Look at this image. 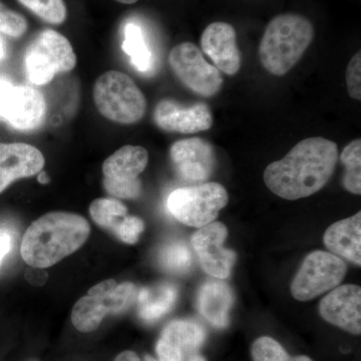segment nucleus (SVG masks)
<instances>
[{"mask_svg": "<svg viewBox=\"0 0 361 361\" xmlns=\"http://www.w3.org/2000/svg\"><path fill=\"white\" fill-rule=\"evenodd\" d=\"M346 85L349 97L361 101V51L353 56L346 68Z\"/></svg>", "mask_w": 361, "mask_h": 361, "instance_id": "c756f323", "label": "nucleus"}, {"mask_svg": "<svg viewBox=\"0 0 361 361\" xmlns=\"http://www.w3.org/2000/svg\"><path fill=\"white\" fill-rule=\"evenodd\" d=\"M178 290L174 285L161 283L144 287L137 290V313L146 322H154L172 310L177 300Z\"/></svg>", "mask_w": 361, "mask_h": 361, "instance_id": "aec40b11", "label": "nucleus"}, {"mask_svg": "<svg viewBox=\"0 0 361 361\" xmlns=\"http://www.w3.org/2000/svg\"><path fill=\"white\" fill-rule=\"evenodd\" d=\"M137 289L130 282L118 284L104 280L90 289L71 311V323L80 332L90 334L99 329L109 314H120L135 302Z\"/></svg>", "mask_w": 361, "mask_h": 361, "instance_id": "39448f33", "label": "nucleus"}, {"mask_svg": "<svg viewBox=\"0 0 361 361\" xmlns=\"http://www.w3.org/2000/svg\"><path fill=\"white\" fill-rule=\"evenodd\" d=\"M253 361H289L288 355L283 346L274 338L261 336L254 341L251 348Z\"/></svg>", "mask_w": 361, "mask_h": 361, "instance_id": "bb28decb", "label": "nucleus"}, {"mask_svg": "<svg viewBox=\"0 0 361 361\" xmlns=\"http://www.w3.org/2000/svg\"><path fill=\"white\" fill-rule=\"evenodd\" d=\"M145 229V223L137 216H127L114 235L127 244H135Z\"/></svg>", "mask_w": 361, "mask_h": 361, "instance_id": "c85d7f7f", "label": "nucleus"}, {"mask_svg": "<svg viewBox=\"0 0 361 361\" xmlns=\"http://www.w3.org/2000/svg\"><path fill=\"white\" fill-rule=\"evenodd\" d=\"M289 361H314L311 360L310 357L306 355H296V356H290V360Z\"/></svg>", "mask_w": 361, "mask_h": 361, "instance_id": "f704fd0d", "label": "nucleus"}, {"mask_svg": "<svg viewBox=\"0 0 361 361\" xmlns=\"http://www.w3.org/2000/svg\"><path fill=\"white\" fill-rule=\"evenodd\" d=\"M37 180H39V182L40 184H47V183L49 182V176H47V173L45 172H40L39 177H37Z\"/></svg>", "mask_w": 361, "mask_h": 361, "instance_id": "72a5a7b5", "label": "nucleus"}, {"mask_svg": "<svg viewBox=\"0 0 361 361\" xmlns=\"http://www.w3.org/2000/svg\"><path fill=\"white\" fill-rule=\"evenodd\" d=\"M90 214L97 225L114 234L127 218L128 209L115 198H99L90 204Z\"/></svg>", "mask_w": 361, "mask_h": 361, "instance_id": "5701e85b", "label": "nucleus"}, {"mask_svg": "<svg viewBox=\"0 0 361 361\" xmlns=\"http://www.w3.org/2000/svg\"><path fill=\"white\" fill-rule=\"evenodd\" d=\"M319 313L330 324L353 336H360V287L353 284L337 287L320 301Z\"/></svg>", "mask_w": 361, "mask_h": 361, "instance_id": "2eb2a0df", "label": "nucleus"}, {"mask_svg": "<svg viewBox=\"0 0 361 361\" xmlns=\"http://www.w3.org/2000/svg\"><path fill=\"white\" fill-rule=\"evenodd\" d=\"M159 261L169 272L185 273L192 264L191 252L183 242H171L161 248Z\"/></svg>", "mask_w": 361, "mask_h": 361, "instance_id": "393cba45", "label": "nucleus"}, {"mask_svg": "<svg viewBox=\"0 0 361 361\" xmlns=\"http://www.w3.org/2000/svg\"><path fill=\"white\" fill-rule=\"evenodd\" d=\"M233 303L234 295L225 282L207 281L199 290L198 310L216 329L228 326Z\"/></svg>", "mask_w": 361, "mask_h": 361, "instance_id": "6ab92c4d", "label": "nucleus"}, {"mask_svg": "<svg viewBox=\"0 0 361 361\" xmlns=\"http://www.w3.org/2000/svg\"><path fill=\"white\" fill-rule=\"evenodd\" d=\"M13 245V239L8 233L4 232L0 234V265L2 261L6 257L7 254L11 250Z\"/></svg>", "mask_w": 361, "mask_h": 361, "instance_id": "7c9ffc66", "label": "nucleus"}, {"mask_svg": "<svg viewBox=\"0 0 361 361\" xmlns=\"http://www.w3.org/2000/svg\"><path fill=\"white\" fill-rule=\"evenodd\" d=\"M40 20L51 25L65 23L68 11L63 0H18Z\"/></svg>", "mask_w": 361, "mask_h": 361, "instance_id": "a878e982", "label": "nucleus"}, {"mask_svg": "<svg viewBox=\"0 0 361 361\" xmlns=\"http://www.w3.org/2000/svg\"><path fill=\"white\" fill-rule=\"evenodd\" d=\"M23 63L30 82L44 85L59 73L73 71L77 56L66 37L56 30H45L28 45Z\"/></svg>", "mask_w": 361, "mask_h": 361, "instance_id": "423d86ee", "label": "nucleus"}, {"mask_svg": "<svg viewBox=\"0 0 361 361\" xmlns=\"http://www.w3.org/2000/svg\"><path fill=\"white\" fill-rule=\"evenodd\" d=\"M325 246L334 255L361 265V212L330 226L323 237Z\"/></svg>", "mask_w": 361, "mask_h": 361, "instance_id": "a211bd4d", "label": "nucleus"}, {"mask_svg": "<svg viewBox=\"0 0 361 361\" xmlns=\"http://www.w3.org/2000/svg\"><path fill=\"white\" fill-rule=\"evenodd\" d=\"M348 272L341 258L324 251L308 254L292 280L291 294L296 300H312L336 288Z\"/></svg>", "mask_w": 361, "mask_h": 361, "instance_id": "6e6552de", "label": "nucleus"}, {"mask_svg": "<svg viewBox=\"0 0 361 361\" xmlns=\"http://www.w3.org/2000/svg\"><path fill=\"white\" fill-rule=\"evenodd\" d=\"M160 339L186 357L192 355L203 345L206 331L202 325L193 320L178 319L169 323L161 331Z\"/></svg>", "mask_w": 361, "mask_h": 361, "instance_id": "412c9836", "label": "nucleus"}, {"mask_svg": "<svg viewBox=\"0 0 361 361\" xmlns=\"http://www.w3.org/2000/svg\"><path fill=\"white\" fill-rule=\"evenodd\" d=\"M188 361H207V360H206V358L204 357V356L199 355V353H194V355L189 356V360H188Z\"/></svg>", "mask_w": 361, "mask_h": 361, "instance_id": "c9c22d12", "label": "nucleus"}, {"mask_svg": "<svg viewBox=\"0 0 361 361\" xmlns=\"http://www.w3.org/2000/svg\"><path fill=\"white\" fill-rule=\"evenodd\" d=\"M338 160L336 142L311 137L299 142L281 160L264 171L266 186L285 200L307 198L329 183Z\"/></svg>", "mask_w": 361, "mask_h": 361, "instance_id": "f257e3e1", "label": "nucleus"}, {"mask_svg": "<svg viewBox=\"0 0 361 361\" xmlns=\"http://www.w3.org/2000/svg\"><path fill=\"white\" fill-rule=\"evenodd\" d=\"M6 56V47L4 44V39L0 37V61H2Z\"/></svg>", "mask_w": 361, "mask_h": 361, "instance_id": "473e14b6", "label": "nucleus"}, {"mask_svg": "<svg viewBox=\"0 0 361 361\" xmlns=\"http://www.w3.org/2000/svg\"><path fill=\"white\" fill-rule=\"evenodd\" d=\"M115 361H158L155 358L152 357L151 355H146L144 358L141 360L139 355L132 350H126L121 353L120 355L116 356Z\"/></svg>", "mask_w": 361, "mask_h": 361, "instance_id": "2f4dec72", "label": "nucleus"}, {"mask_svg": "<svg viewBox=\"0 0 361 361\" xmlns=\"http://www.w3.org/2000/svg\"><path fill=\"white\" fill-rule=\"evenodd\" d=\"M201 47L220 73L228 75L239 73L241 52L237 44L236 30L230 23L217 21L207 26L202 33Z\"/></svg>", "mask_w": 361, "mask_h": 361, "instance_id": "dca6fc26", "label": "nucleus"}, {"mask_svg": "<svg viewBox=\"0 0 361 361\" xmlns=\"http://www.w3.org/2000/svg\"><path fill=\"white\" fill-rule=\"evenodd\" d=\"M122 49L129 56L132 66L140 73H149L153 68V54L145 39L142 28L134 23H127L123 28Z\"/></svg>", "mask_w": 361, "mask_h": 361, "instance_id": "4be33fe9", "label": "nucleus"}, {"mask_svg": "<svg viewBox=\"0 0 361 361\" xmlns=\"http://www.w3.org/2000/svg\"><path fill=\"white\" fill-rule=\"evenodd\" d=\"M227 237V227L223 223L212 222L200 228L191 239L202 268L217 279H227L236 262V253L223 247Z\"/></svg>", "mask_w": 361, "mask_h": 361, "instance_id": "f8f14e48", "label": "nucleus"}, {"mask_svg": "<svg viewBox=\"0 0 361 361\" xmlns=\"http://www.w3.org/2000/svg\"><path fill=\"white\" fill-rule=\"evenodd\" d=\"M44 164L42 152L32 145L0 142V194L14 180L39 174Z\"/></svg>", "mask_w": 361, "mask_h": 361, "instance_id": "f3484780", "label": "nucleus"}, {"mask_svg": "<svg viewBox=\"0 0 361 361\" xmlns=\"http://www.w3.org/2000/svg\"><path fill=\"white\" fill-rule=\"evenodd\" d=\"M27 27V21L21 14L7 8L0 2V32L18 39L25 35Z\"/></svg>", "mask_w": 361, "mask_h": 361, "instance_id": "cd10ccee", "label": "nucleus"}, {"mask_svg": "<svg viewBox=\"0 0 361 361\" xmlns=\"http://www.w3.org/2000/svg\"><path fill=\"white\" fill-rule=\"evenodd\" d=\"M154 122L165 132L197 134L212 127L213 116L206 104L184 106L174 99H165L157 104Z\"/></svg>", "mask_w": 361, "mask_h": 361, "instance_id": "4468645a", "label": "nucleus"}, {"mask_svg": "<svg viewBox=\"0 0 361 361\" xmlns=\"http://www.w3.org/2000/svg\"><path fill=\"white\" fill-rule=\"evenodd\" d=\"M90 227L82 216L51 212L27 228L20 245L21 257L30 267H51L78 251L89 238Z\"/></svg>", "mask_w": 361, "mask_h": 361, "instance_id": "f03ea898", "label": "nucleus"}, {"mask_svg": "<svg viewBox=\"0 0 361 361\" xmlns=\"http://www.w3.org/2000/svg\"><path fill=\"white\" fill-rule=\"evenodd\" d=\"M149 163V154L141 146L127 145L103 164L104 188L116 199H137L142 193L139 176Z\"/></svg>", "mask_w": 361, "mask_h": 361, "instance_id": "1a4fd4ad", "label": "nucleus"}, {"mask_svg": "<svg viewBox=\"0 0 361 361\" xmlns=\"http://www.w3.org/2000/svg\"><path fill=\"white\" fill-rule=\"evenodd\" d=\"M341 163L345 167L343 187L349 193L361 194V140L349 142L341 155Z\"/></svg>", "mask_w": 361, "mask_h": 361, "instance_id": "b1692460", "label": "nucleus"}, {"mask_svg": "<svg viewBox=\"0 0 361 361\" xmlns=\"http://www.w3.org/2000/svg\"><path fill=\"white\" fill-rule=\"evenodd\" d=\"M227 191L219 183L179 188L169 196L167 206L175 219L190 227L210 224L228 204Z\"/></svg>", "mask_w": 361, "mask_h": 361, "instance_id": "0eeeda50", "label": "nucleus"}, {"mask_svg": "<svg viewBox=\"0 0 361 361\" xmlns=\"http://www.w3.org/2000/svg\"><path fill=\"white\" fill-rule=\"evenodd\" d=\"M47 103L39 90L0 78V118L18 130H37L44 123Z\"/></svg>", "mask_w": 361, "mask_h": 361, "instance_id": "9b49d317", "label": "nucleus"}, {"mask_svg": "<svg viewBox=\"0 0 361 361\" xmlns=\"http://www.w3.org/2000/svg\"><path fill=\"white\" fill-rule=\"evenodd\" d=\"M314 35V27L305 16L296 13L275 16L266 26L259 45L261 65L271 75H286L302 58Z\"/></svg>", "mask_w": 361, "mask_h": 361, "instance_id": "7ed1b4c3", "label": "nucleus"}, {"mask_svg": "<svg viewBox=\"0 0 361 361\" xmlns=\"http://www.w3.org/2000/svg\"><path fill=\"white\" fill-rule=\"evenodd\" d=\"M170 156L178 175L188 182L203 183L213 174L215 152L212 145L201 137L174 142Z\"/></svg>", "mask_w": 361, "mask_h": 361, "instance_id": "ddd939ff", "label": "nucleus"}, {"mask_svg": "<svg viewBox=\"0 0 361 361\" xmlns=\"http://www.w3.org/2000/svg\"><path fill=\"white\" fill-rule=\"evenodd\" d=\"M115 1L123 4H134L135 2L139 1V0H115Z\"/></svg>", "mask_w": 361, "mask_h": 361, "instance_id": "e433bc0d", "label": "nucleus"}, {"mask_svg": "<svg viewBox=\"0 0 361 361\" xmlns=\"http://www.w3.org/2000/svg\"><path fill=\"white\" fill-rule=\"evenodd\" d=\"M169 63L180 82L198 96L212 97L223 87L222 75L215 66L205 61L199 47L192 42L176 45Z\"/></svg>", "mask_w": 361, "mask_h": 361, "instance_id": "9d476101", "label": "nucleus"}, {"mask_svg": "<svg viewBox=\"0 0 361 361\" xmlns=\"http://www.w3.org/2000/svg\"><path fill=\"white\" fill-rule=\"evenodd\" d=\"M99 113L109 121L133 125L144 118L147 99L127 73L109 71L97 78L92 90Z\"/></svg>", "mask_w": 361, "mask_h": 361, "instance_id": "20e7f679", "label": "nucleus"}]
</instances>
